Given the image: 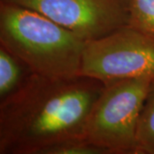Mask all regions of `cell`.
<instances>
[{"label":"cell","mask_w":154,"mask_h":154,"mask_svg":"<svg viewBox=\"0 0 154 154\" xmlns=\"http://www.w3.org/2000/svg\"><path fill=\"white\" fill-rule=\"evenodd\" d=\"M105 85L85 75L33 74L0 102V154H42L69 138L85 136L88 118Z\"/></svg>","instance_id":"obj_1"},{"label":"cell","mask_w":154,"mask_h":154,"mask_svg":"<svg viewBox=\"0 0 154 154\" xmlns=\"http://www.w3.org/2000/svg\"><path fill=\"white\" fill-rule=\"evenodd\" d=\"M87 41L36 11L0 1V45L49 78L81 75Z\"/></svg>","instance_id":"obj_2"},{"label":"cell","mask_w":154,"mask_h":154,"mask_svg":"<svg viewBox=\"0 0 154 154\" xmlns=\"http://www.w3.org/2000/svg\"><path fill=\"white\" fill-rule=\"evenodd\" d=\"M152 79L105 85L88 118L85 136L109 154H135L136 128Z\"/></svg>","instance_id":"obj_3"},{"label":"cell","mask_w":154,"mask_h":154,"mask_svg":"<svg viewBox=\"0 0 154 154\" xmlns=\"http://www.w3.org/2000/svg\"><path fill=\"white\" fill-rule=\"evenodd\" d=\"M81 75L105 85L132 79L154 80V37L125 25L88 41Z\"/></svg>","instance_id":"obj_4"},{"label":"cell","mask_w":154,"mask_h":154,"mask_svg":"<svg viewBox=\"0 0 154 154\" xmlns=\"http://www.w3.org/2000/svg\"><path fill=\"white\" fill-rule=\"evenodd\" d=\"M49 18L85 41L128 25V0H1Z\"/></svg>","instance_id":"obj_5"},{"label":"cell","mask_w":154,"mask_h":154,"mask_svg":"<svg viewBox=\"0 0 154 154\" xmlns=\"http://www.w3.org/2000/svg\"><path fill=\"white\" fill-rule=\"evenodd\" d=\"M33 74L22 59L0 45V102L19 91Z\"/></svg>","instance_id":"obj_6"},{"label":"cell","mask_w":154,"mask_h":154,"mask_svg":"<svg viewBox=\"0 0 154 154\" xmlns=\"http://www.w3.org/2000/svg\"><path fill=\"white\" fill-rule=\"evenodd\" d=\"M135 154H154V81L139 116Z\"/></svg>","instance_id":"obj_7"},{"label":"cell","mask_w":154,"mask_h":154,"mask_svg":"<svg viewBox=\"0 0 154 154\" xmlns=\"http://www.w3.org/2000/svg\"><path fill=\"white\" fill-rule=\"evenodd\" d=\"M128 25L154 37V0H128Z\"/></svg>","instance_id":"obj_8"},{"label":"cell","mask_w":154,"mask_h":154,"mask_svg":"<svg viewBox=\"0 0 154 154\" xmlns=\"http://www.w3.org/2000/svg\"><path fill=\"white\" fill-rule=\"evenodd\" d=\"M42 154H109V152L86 136H82L61 140L47 147Z\"/></svg>","instance_id":"obj_9"}]
</instances>
